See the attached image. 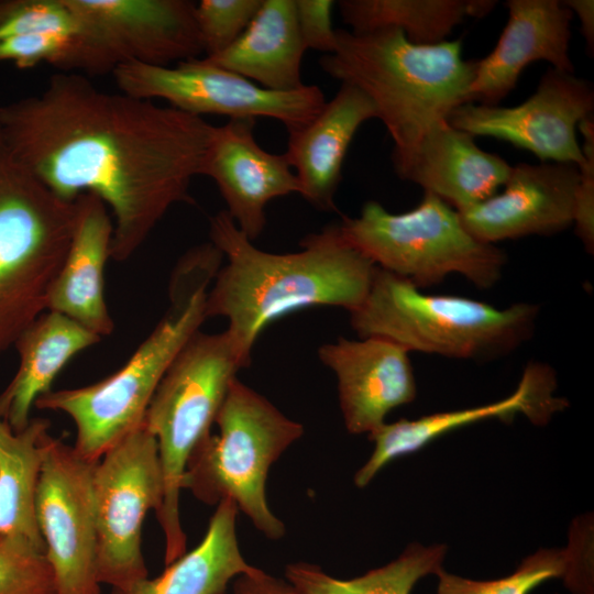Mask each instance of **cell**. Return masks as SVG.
Here are the masks:
<instances>
[{"mask_svg":"<svg viewBox=\"0 0 594 594\" xmlns=\"http://www.w3.org/2000/svg\"><path fill=\"white\" fill-rule=\"evenodd\" d=\"M557 376L553 369L541 362H530L524 370L516 389L507 397L491 404L441 411L417 419L385 422L369 435L374 450L354 475V484L365 487L392 461L419 451L439 437L482 420H512L525 416L537 426L548 424L564 410L569 402L556 394Z\"/></svg>","mask_w":594,"mask_h":594,"instance_id":"obj_17","label":"cell"},{"mask_svg":"<svg viewBox=\"0 0 594 594\" xmlns=\"http://www.w3.org/2000/svg\"><path fill=\"white\" fill-rule=\"evenodd\" d=\"M318 358L336 374L340 409L350 433H372L393 409L416 398L409 352L397 343L376 337H341L321 345Z\"/></svg>","mask_w":594,"mask_h":594,"instance_id":"obj_18","label":"cell"},{"mask_svg":"<svg viewBox=\"0 0 594 594\" xmlns=\"http://www.w3.org/2000/svg\"><path fill=\"white\" fill-rule=\"evenodd\" d=\"M112 76L119 91L139 99L165 100L197 117L270 118L283 123L287 132L306 125L326 103L324 94L316 85L293 91L268 90L204 57L165 67L125 63Z\"/></svg>","mask_w":594,"mask_h":594,"instance_id":"obj_10","label":"cell"},{"mask_svg":"<svg viewBox=\"0 0 594 594\" xmlns=\"http://www.w3.org/2000/svg\"><path fill=\"white\" fill-rule=\"evenodd\" d=\"M302 43L295 0H263L240 37L207 62L235 73L262 88L293 91L301 88Z\"/></svg>","mask_w":594,"mask_h":594,"instance_id":"obj_24","label":"cell"},{"mask_svg":"<svg viewBox=\"0 0 594 594\" xmlns=\"http://www.w3.org/2000/svg\"><path fill=\"white\" fill-rule=\"evenodd\" d=\"M77 25L81 73L103 75L125 63L172 66L204 46L189 0H65Z\"/></svg>","mask_w":594,"mask_h":594,"instance_id":"obj_12","label":"cell"},{"mask_svg":"<svg viewBox=\"0 0 594 594\" xmlns=\"http://www.w3.org/2000/svg\"><path fill=\"white\" fill-rule=\"evenodd\" d=\"M209 237L227 263L208 290L206 315L228 320L249 362L260 334L284 316L317 306L355 309L376 270L345 241L339 223L305 235L297 252L273 253L255 246L222 210L210 218Z\"/></svg>","mask_w":594,"mask_h":594,"instance_id":"obj_2","label":"cell"},{"mask_svg":"<svg viewBox=\"0 0 594 594\" xmlns=\"http://www.w3.org/2000/svg\"><path fill=\"white\" fill-rule=\"evenodd\" d=\"M332 0H295L296 19L306 50L332 54L337 50V30L332 26Z\"/></svg>","mask_w":594,"mask_h":594,"instance_id":"obj_35","label":"cell"},{"mask_svg":"<svg viewBox=\"0 0 594 594\" xmlns=\"http://www.w3.org/2000/svg\"><path fill=\"white\" fill-rule=\"evenodd\" d=\"M583 141L584 162L579 166L575 190L573 226L585 250L594 251V120L593 117L579 124Z\"/></svg>","mask_w":594,"mask_h":594,"instance_id":"obj_34","label":"cell"},{"mask_svg":"<svg viewBox=\"0 0 594 594\" xmlns=\"http://www.w3.org/2000/svg\"><path fill=\"white\" fill-rule=\"evenodd\" d=\"M572 13H575L581 24V33L585 38L588 55L594 51V1L593 0H565L562 1Z\"/></svg>","mask_w":594,"mask_h":594,"instance_id":"obj_37","label":"cell"},{"mask_svg":"<svg viewBox=\"0 0 594 594\" xmlns=\"http://www.w3.org/2000/svg\"><path fill=\"white\" fill-rule=\"evenodd\" d=\"M0 594H55L45 554L0 535Z\"/></svg>","mask_w":594,"mask_h":594,"instance_id":"obj_31","label":"cell"},{"mask_svg":"<svg viewBox=\"0 0 594 594\" xmlns=\"http://www.w3.org/2000/svg\"><path fill=\"white\" fill-rule=\"evenodd\" d=\"M96 463L62 439L46 435L35 517L55 594H100L92 484Z\"/></svg>","mask_w":594,"mask_h":594,"instance_id":"obj_13","label":"cell"},{"mask_svg":"<svg viewBox=\"0 0 594 594\" xmlns=\"http://www.w3.org/2000/svg\"><path fill=\"white\" fill-rule=\"evenodd\" d=\"M35 32L78 35L65 0H0V40Z\"/></svg>","mask_w":594,"mask_h":594,"instance_id":"obj_32","label":"cell"},{"mask_svg":"<svg viewBox=\"0 0 594 594\" xmlns=\"http://www.w3.org/2000/svg\"><path fill=\"white\" fill-rule=\"evenodd\" d=\"M50 420L32 418L15 431L0 417V535L46 553L35 517V496Z\"/></svg>","mask_w":594,"mask_h":594,"instance_id":"obj_26","label":"cell"},{"mask_svg":"<svg viewBox=\"0 0 594 594\" xmlns=\"http://www.w3.org/2000/svg\"><path fill=\"white\" fill-rule=\"evenodd\" d=\"M215 424L219 433L207 437L189 458L183 490L210 505L231 501L264 536L282 538L285 526L267 504L266 479L272 464L302 436V425L238 378Z\"/></svg>","mask_w":594,"mask_h":594,"instance_id":"obj_8","label":"cell"},{"mask_svg":"<svg viewBox=\"0 0 594 594\" xmlns=\"http://www.w3.org/2000/svg\"><path fill=\"white\" fill-rule=\"evenodd\" d=\"M492 0H341L338 9L351 33L361 35L381 30H398L418 45L447 41L466 18L490 13Z\"/></svg>","mask_w":594,"mask_h":594,"instance_id":"obj_27","label":"cell"},{"mask_svg":"<svg viewBox=\"0 0 594 594\" xmlns=\"http://www.w3.org/2000/svg\"><path fill=\"white\" fill-rule=\"evenodd\" d=\"M100 340L101 337L62 314L51 310L41 314L14 342L19 367L0 393V417L13 430L24 429L32 419L36 399L52 391L64 366Z\"/></svg>","mask_w":594,"mask_h":594,"instance_id":"obj_23","label":"cell"},{"mask_svg":"<svg viewBox=\"0 0 594 594\" xmlns=\"http://www.w3.org/2000/svg\"><path fill=\"white\" fill-rule=\"evenodd\" d=\"M579 167L570 163L512 166L502 193L458 211L479 240L495 244L529 235H551L573 224Z\"/></svg>","mask_w":594,"mask_h":594,"instance_id":"obj_15","label":"cell"},{"mask_svg":"<svg viewBox=\"0 0 594 594\" xmlns=\"http://www.w3.org/2000/svg\"><path fill=\"white\" fill-rule=\"evenodd\" d=\"M594 90L574 73L549 68L536 91L516 107L465 103L448 122L475 136L494 138L527 150L541 162H584L579 124L593 117Z\"/></svg>","mask_w":594,"mask_h":594,"instance_id":"obj_14","label":"cell"},{"mask_svg":"<svg viewBox=\"0 0 594 594\" xmlns=\"http://www.w3.org/2000/svg\"><path fill=\"white\" fill-rule=\"evenodd\" d=\"M0 63L19 68L48 64L66 73L80 72V50L76 36L35 32L0 40Z\"/></svg>","mask_w":594,"mask_h":594,"instance_id":"obj_30","label":"cell"},{"mask_svg":"<svg viewBox=\"0 0 594 594\" xmlns=\"http://www.w3.org/2000/svg\"><path fill=\"white\" fill-rule=\"evenodd\" d=\"M234 594H297L286 580L277 579L255 568L234 579Z\"/></svg>","mask_w":594,"mask_h":594,"instance_id":"obj_36","label":"cell"},{"mask_svg":"<svg viewBox=\"0 0 594 594\" xmlns=\"http://www.w3.org/2000/svg\"><path fill=\"white\" fill-rule=\"evenodd\" d=\"M263 0H201L196 3V22L205 57L231 46L248 28Z\"/></svg>","mask_w":594,"mask_h":594,"instance_id":"obj_33","label":"cell"},{"mask_svg":"<svg viewBox=\"0 0 594 594\" xmlns=\"http://www.w3.org/2000/svg\"><path fill=\"white\" fill-rule=\"evenodd\" d=\"M508 20L493 51L476 62L469 89L470 103L498 106L524 69L544 61L574 73L569 55L572 11L558 0H508Z\"/></svg>","mask_w":594,"mask_h":594,"instance_id":"obj_20","label":"cell"},{"mask_svg":"<svg viewBox=\"0 0 594 594\" xmlns=\"http://www.w3.org/2000/svg\"><path fill=\"white\" fill-rule=\"evenodd\" d=\"M92 484L99 582L122 590L147 578L142 526L151 509L158 510L163 497L157 441L144 425L103 453Z\"/></svg>","mask_w":594,"mask_h":594,"instance_id":"obj_11","label":"cell"},{"mask_svg":"<svg viewBox=\"0 0 594 594\" xmlns=\"http://www.w3.org/2000/svg\"><path fill=\"white\" fill-rule=\"evenodd\" d=\"M255 122L231 119L215 127L201 172L215 182L227 213L251 241L265 229L268 202L300 191L286 155L267 152L257 143Z\"/></svg>","mask_w":594,"mask_h":594,"instance_id":"obj_16","label":"cell"},{"mask_svg":"<svg viewBox=\"0 0 594 594\" xmlns=\"http://www.w3.org/2000/svg\"><path fill=\"white\" fill-rule=\"evenodd\" d=\"M396 175L419 185L457 211L475 206L498 193L512 166L483 151L470 133L440 121L411 146L392 151Z\"/></svg>","mask_w":594,"mask_h":594,"instance_id":"obj_19","label":"cell"},{"mask_svg":"<svg viewBox=\"0 0 594 594\" xmlns=\"http://www.w3.org/2000/svg\"><path fill=\"white\" fill-rule=\"evenodd\" d=\"M222 260L211 244L189 250L178 262L169 286L170 306L153 331L116 373L91 385L50 391L38 409L62 411L76 427V452L90 461L143 425L146 409L167 369L207 319L209 284Z\"/></svg>","mask_w":594,"mask_h":594,"instance_id":"obj_3","label":"cell"},{"mask_svg":"<svg viewBox=\"0 0 594 594\" xmlns=\"http://www.w3.org/2000/svg\"><path fill=\"white\" fill-rule=\"evenodd\" d=\"M215 125L170 106L58 73L40 92L0 107L12 155L59 198L92 194L113 221L111 258L128 260L166 212L191 202Z\"/></svg>","mask_w":594,"mask_h":594,"instance_id":"obj_1","label":"cell"},{"mask_svg":"<svg viewBox=\"0 0 594 594\" xmlns=\"http://www.w3.org/2000/svg\"><path fill=\"white\" fill-rule=\"evenodd\" d=\"M337 40V50L319 59L320 68L369 97L393 150L411 146L453 109L470 103L477 61L462 57L460 40L418 45L398 30L356 35L340 29Z\"/></svg>","mask_w":594,"mask_h":594,"instance_id":"obj_4","label":"cell"},{"mask_svg":"<svg viewBox=\"0 0 594 594\" xmlns=\"http://www.w3.org/2000/svg\"><path fill=\"white\" fill-rule=\"evenodd\" d=\"M433 594H530L542 583L561 579L572 594H594L593 554L583 541L565 548H541L515 571L493 580H474L440 569Z\"/></svg>","mask_w":594,"mask_h":594,"instance_id":"obj_28","label":"cell"},{"mask_svg":"<svg viewBox=\"0 0 594 594\" xmlns=\"http://www.w3.org/2000/svg\"><path fill=\"white\" fill-rule=\"evenodd\" d=\"M75 221V200L44 186L0 136V355L46 310Z\"/></svg>","mask_w":594,"mask_h":594,"instance_id":"obj_7","label":"cell"},{"mask_svg":"<svg viewBox=\"0 0 594 594\" xmlns=\"http://www.w3.org/2000/svg\"><path fill=\"white\" fill-rule=\"evenodd\" d=\"M349 314L359 338H382L408 352L485 361L531 338L539 306L518 302L499 309L468 297L425 294L376 266L365 298Z\"/></svg>","mask_w":594,"mask_h":594,"instance_id":"obj_5","label":"cell"},{"mask_svg":"<svg viewBox=\"0 0 594 594\" xmlns=\"http://www.w3.org/2000/svg\"><path fill=\"white\" fill-rule=\"evenodd\" d=\"M371 119L377 114L369 97L341 84L310 122L288 132L284 154L298 178L299 195L316 209L337 210L334 196L345 155L360 127Z\"/></svg>","mask_w":594,"mask_h":594,"instance_id":"obj_22","label":"cell"},{"mask_svg":"<svg viewBox=\"0 0 594 594\" xmlns=\"http://www.w3.org/2000/svg\"><path fill=\"white\" fill-rule=\"evenodd\" d=\"M238 513L231 501L220 502L196 548L166 565L161 575L112 590V594H224L231 580L255 569L239 547Z\"/></svg>","mask_w":594,"mask_h":594,"instance_id":"obj_25","label":"cell"},{"mask_svg":"<svg viewBox=\"0 0 594 594\" xmlns=\"http://www.w3.org/2000/svg\"><path fill=\"white\" fill-rule=\"evenodd\" d=\"M339 228L375 266L420 289L450 274L491 288L507 262L501 248L474 237L454 208L427 191L416 207L402 213L369 200L356 217H343Z\"/></svg>","mask_w":594,"mask_h":594,"instance_id":"obj_9","label":"cell"},{"mask_svg":"<svg viewBox=\"0 0 594 594\" xmlns=\"http://www.w3.org/2000/svg\"><path fill=\"white\" fill-rule=\"evenodd\" d=\"M76 221L64 262L46 298V310L62 314L99 337L113 331L105 299V266L111 257L113 221L92 194L75 199Z\"/></svg>","mask_w":594,"mask_h":594,"instance_id":"obj_21","label":"cell"},{"mask_svg":"<svg viewBox=\"0 0 594 594\" xmlns=\"http://www.w3.org/2000/svg\"><path fill=\"white\" fill-rule=\"evenodd\" d=\"M230 332H196L176 355L146 409L143 425L157 441L163 497L156 512L168 565L186 552L179 514L189 458L211 435L238 372L250 365Z\"/></svg>","mask_w":594,"mask_h":594,"instance_id":"obj_6","label":"cell"},{"mask_svg":"<svg viewBox=\"0 0 594 594\" xmlns=\"http://www.w3.org/2000/svg\"><path fill=\"white\" fill-rule=\"evenodd\" d=\"M448 546L410 543L389 563L342 580L307 562L286 565L285 578L297 594H410L424 578L443 568Z\"/></svg>","mask_w":594,"mask_h":594,"instance_id":"obj_29","label":"cell"}]
</instances>
